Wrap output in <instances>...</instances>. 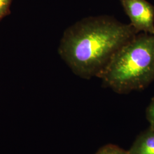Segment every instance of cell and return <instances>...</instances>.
Returning a JSON list of instances; mask_svg holds the SVG:
<instances>
[{"instance_id": "cell-1", "label": "cell", "mask_w": 154, "mask_h": 154, "mask_svg": "<svg viewBox=\"0 0 154 154\" xmlns=\"http://www.w3.org/2000/svg\"><path fill=\"white\" fill-rule=\"evenodd\" d=\"M138 32L109 16L88 17L64 32L58 53L72 72L85 79L98 77L112 57Z\"/></svg>"}, {"instance_id": "cell-2", "label": "cell", "mask_w": 154, "mask_h": 154, "mask_svg": "<svg viewBox=\"0 0 154 154\" xmlns=\"http://www.w3.org/2000/svg\"><path fill=\"white\" fill-rule=\"evenodd\" d=\"M98 78L120 94L143 90L154 81V35L139 33L112 57Z\"/></svg>"}, {"instance_id": "cell-3", "label": "cell", "mask_w": 154, "mask_h": 154, "mask_svg": "<svg viewBox=\"0 0 154 154\" xmlns=\"http://www.w3.org/2000/svg\"><path fill=\"white\" fill-rule=\"evenodd\" d=\"M130 24L139 33L154 35V6L147 0H120Z\"/></svg>"}, {"instance_id": "cell-4", "label": "cell", "mask_w": 154, "mask_h": 154, "mask_svg": "<svg viewBox=\"0 0 154 154\" xmlns=\"http://www.w3.org/2000/svg\"><path fill=\"white\" fill-rule=\"evenodd\" d=\"M129 154H154V130L149 127L141 132L128 150Z\"/></svg>"}, {"instance_id": "cell-5", "label": "cell", "mask_w": 154, "mask_h": 154, "mask_svg": "<svg viewBox=\"0 0 154 154\" xmlns=\"http://www.w3.org/2000/svg\"><path fill=\"white\" fill-rule=\"evenodd\" d=\"M95 154H129L126 151L114 144H107L102 147Z\"/></svg>"}, {"instance_id": "cell-6", "label": "cell", "mask_w": 154, "mask_h": 154, "mask_svg": "<svg viewBox=\"0 0 154 154\" xmlns=\"http://www.w3.org/2000/svg\"><path fill=\"white\" fill-rule=\"evenodd\" d=\"M147 120L149 123V127L154 130V97L152 98L146 111Z\"/></svg>"}, {"instance_id": "cell-7", "label": "cell", "mask_w": 154, "mask_h": 154, "mask_svg": "<svg viewBox=\"0 0 154 154\" xmlns=\"http://www.w3.org/2000/svg\"><path fill=\"white\" fill-rule=\"evenodd\" d=\"M11 0H0V19L4 15Z\"/></svg>"}]
</instances>
